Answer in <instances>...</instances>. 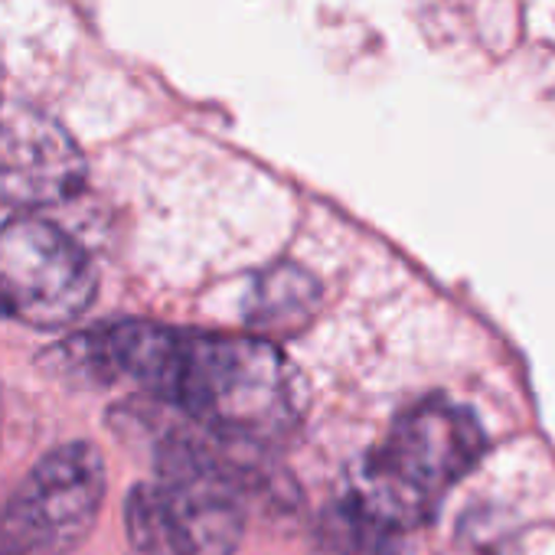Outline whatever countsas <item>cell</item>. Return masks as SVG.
I'll return each instance as SVG.
<instances>
[{
  "instance_id": "obj_8",
  "label": "cell",
  "mask_w": 555,
  "mask_h": 555,
  "mask_svg": "<svg viewBox=\"0 0 555 555\" xmlns=\"http://www.w3.org/2000/svg\"><path fill=\"white\" fill-rule=\"evenodd\" d=\"M0 555H17V552L8 545V539H4V535H0Z\"/></svg>"
},
{
  "instance_id": "obj_3",
  "label": "cell",
  "mask_w": 555,
  "mask_h": 555,
  "mask_svg": "<svg viewBox=\"0 0 555 555\" xmlns=\"http://www.w3.org/2000/svg\"><path fill=\"white\" fill-rule=\"evenodd\" d=\"M480 422L448 399H425L405 409L389 438L350 474L353 506L370 526H425L444 490L464 480L483 457Z\"/></svg>"
},
{
  "instance_id": "obj_6",
  "label": "cell",
  "mask_w": 555,
  "mask_h": 555,
  "mask_svg": "<svg viewBox=\"0 0 555 555\" xmlns=\"http://www.w3.org/2000/svg\"><path fill=\"white\" fill-rule=\"evenodd\" d=\"M82 180L86 157L63 125L34 108H0V203H60Z\"/></svg>"
},
{
  "instance_id": "obj_1",
  "label": "cell",
  "mask_w": 555,
  "mask_h": 555,
  "mask_svg": "<svg viewBox=\"0 0 555 555\" xmlns=\"http://www.w3.org/2000/svg\"><path fill=\"white\" fill-rule=\"evenodd\" d=\"M164 402L229 444L261 448L301 425L308 383L264 337L180 331Z\"/></svg>"
},
{
  "instance_id": "obj_7",
  "label": "cell",
  "mask_w": 555,
  "mask_h": 555,
  "mask_svg": "<svg viewBox=\"0 0 555 555\" xmlns=\"http://www.w3.org/2000/svg\"><path fill=\"white\" fill-rule=\"evenodd\" d=\"M321 305V285L314 278L295 264H278L261 274V282L251 288V308L248 321L261 337L268 334H295L318 314Z\"/></svg>"
},
{
  "instance_id": "obj_5",
  "label": "cell",
  "mask_w": 555,
  "mask_h": 555,
  "mask_svg": "<svg viewBox=\"0 0 555 555\" xmlns=\"http://www.w3.org/2000/svg\"><path fill=\"white\" fill-rule=\"evenodd\" d=\"M105 461L89 441L60 444L0 513V535L17 555H73L102 513Z\"/></svg>"
},
{
  "instance_id": "obj_2",
  "label": "cell",
  "mask_w": 555,
  "mask_h": 555,
  "mask_svg": "<svg viewBox=\"0 0 555 555\" xmlns=\"http://www.w3.org/2000/svg\"><path fill=\"white\" fill-rule=\"evenodd\" d=\"M209 431H173L157 444V483L128 496L138 555H232L245 522V477Z\"/></svg>"
},
{
  "instance_id": "obj_4",
  "label": "cell",
  "mask_w": 555,
  "mask_h": 555,
  "mask_svg": "<svg viewBox=\"0 0 555 555\" xmlns=\"http://www.w3.org/2000/svg\"><path fill=\"white\" fill-rule=\"evenodd\" d=\"M99 295L92 255L53 219L14 216L0 225V314L34 331L79 321Z\"/></svg>"
}]
</instances>
